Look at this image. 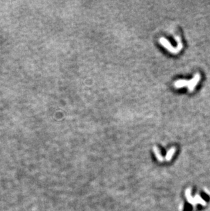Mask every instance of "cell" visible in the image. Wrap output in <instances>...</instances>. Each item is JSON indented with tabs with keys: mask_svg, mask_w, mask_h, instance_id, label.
Listing matches in <instances>:
<instances>
[{
	"mask_svg": "<svg viewBox=\"0 0 210 211\" xmlns=\"http://www.w3.org/2000/svg\"><path fill=\"white\" fill-rule=\"evenodd\" d=\"M174 36H175V38L176 41H177V43H178L177 47H173L171 43H169V41L164 37L160 38V40H159V42H160V44L162 45L164 48L167 49L169 51H170L171 53H178L182 49L183 43L181 41V38H180L179 36H178V35H177V36L176 35H175Z\"/></svg>",
	"mask_w": 210,
	"mask_h": 211,
	"instance_id": "1",
	"label": "cell"
},
{
	"mask_svg": "<svg viewBox=\"0 0 210 211\" xmlns=\"http://www.w3.org/2000/svg\"><path fill=\"white\" fill-rule=\"evenodd\" d=\"M201 79V75L200 73H196V75H195V77L193 79H192L191 80H190V84H189L188 86V90L189 92H193L195 90L196 85L198 84L199 81Z\"/></svg>",
	"mask_w": 210,
	"mask_h": 211,
	"instance_id": "2",
	"label": "cell"
},
{
	"mask_svg": "<svg viewBox=\"0 0 210 211\" xmlns=\"http://www.w3.org/2000/svg\"><path fill=\"white\" fill-rule=\"evenodd\" d=\"M189 84H190V81H188V80H185V79H180V80H177L174 83V87L175 88H183L184 86H189Z\"/></svg>",
	"mask_w": 210,
	"mask_h": 211,
	"instance_id": "3",
	"label": "cell"
},
{
	"mask_svg": "<svg viewBox=\"0 0 210 211\" xmlns=\"http://www.w3.org/2000/svg\"><path fill=\"white\" fill-rule=\"evenodd\" d=\"M175 151H176V148L175 147H173V148H171V149H169L167 152V155H166L164 160L167 162L171 161V159H172L173 155H174L175 153Z\"/></svg>",
	"mask_w": 210,
	"mask_h": 211,
	"instance_id": "4",
	"label": "cell"
}]
</instances>
